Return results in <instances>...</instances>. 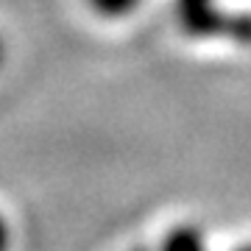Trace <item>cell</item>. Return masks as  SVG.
I'll list each match as a JSON object with an SVG mask.
<instances>
[{
	"mask_svg": "<svg viewBox=\"0 0 251 251\" xmlns=\"http://www.w3.org/2000/svg\"><path fill=\"white\" fill-rule=\"evenodd\" d=\"M176 17L190 36H237L240 31L224 11L215 9V0H176Z\"/></svg>",
	"mask_w": 251,
	"mask_h": 251,
	"instance_id": "cell-1",
	"label": "cell"
},
{
	"mask_svg": "<svg viewBox=\"0 0 251 251\" xmlns=\"http://www.w3.org/2000/svg\"><path fill=\"white\" fill-rule=\"evenodd\" d=\"M156 251H209V249H206L204 229H198L196 224H179L168 229V234L162 237Z\"/></svg>",
	"mask_w": 251,
	"mask_h": 251,
	"instance_id": "cell-2",
	"label": "cell"
},
{
	"mask_svg": "<svg viewBox=\"0 0 251 251\" xmlns=\"http://www.w3.org/2000/svg\"><path fill=\"white\" fill-rule=\"evenodd\" d=\"M137 251H151V249H137Z\"/></svg>",
	"mask_w": 251,
	"mask_h": 251,
	"instance_id": "cell-6",
	"label": "cell"
},
{
	"mask_svg": "<svg viewBox=\"0 0 251 251\" xmlns=\"http://www.w3.org/2000/svg\"><path fill=\"white\" fill-rule=\"evenodd\" d=\"M87 3L103 20H126L143 6V0H87Z\"/></svg>",
	"mask_w": 251,
	"mask_h": 251,
	"instance_id": "cell-3",
	"label": "cell"
},
{
	"mask_svg": "<svg viewBox=\"0 0 251 251\" xmlns=\"http://www.w3.org/2000/svg\"><path fill=\"white\" fill-rule=\"evenodd\" d=\"M11 243H14L11 224H9V218L0 212V251H11Z\"/></svg>",
	"mask_w": 251,
	"mask_h": 251,
	"instance_id": "cell-4",
	"label": "cell"
},
{
	"mask_svg": "<svg viewBox=\"0 0 251 251\" xmlns=\"http://www.w3.org/2000/svg\"><path fill=\"white\" fill-rule=\"evenodd\" d=\"M3 59H6V45H3V36H0V67H3Z\"/></svg>",
	"mask_w": 251,
	"mask_h": 251,
	"instance_id": "cell-5",
	"label": "cell"
}]
</instances>
